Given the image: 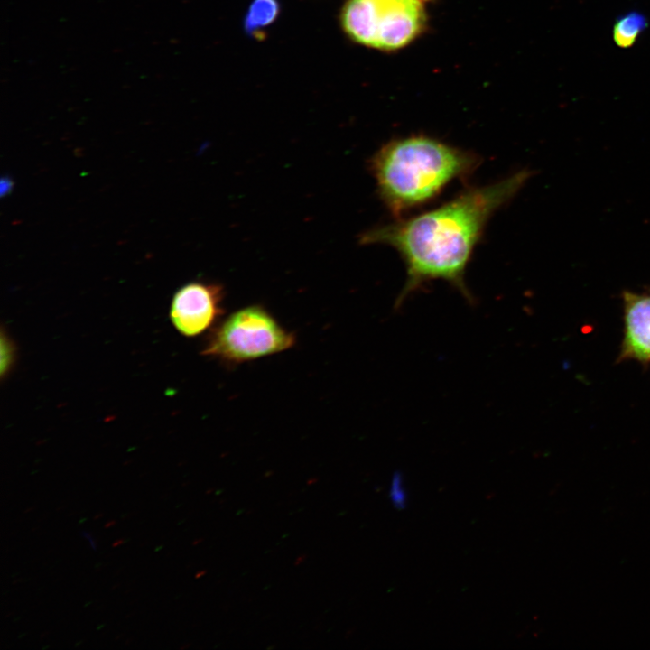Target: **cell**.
<instances>
[{
	"instance_id": "5",
	"label": "cell",
	"mask_w": 650,
	"mask_h": 650,
	"mask_svg": "<svg viewBox=\"0 0 650 650\" xmlns=\"http://www.w3.org/2000/svg\"><path fill=\"white\" fill-rule=\"evenodd\" d=\"M223 287L218 283L190 282L174 293L170 319L184 336L194 337L215 323L223 313Z\"/></svg>"
},
{
	"instance_id": "10",
	"label": "cell",
	"mask_w": 650,
	"mask_h": 650,
	"mask_svg": "<svg viewBox=\"0 0 650 650\" xmlns=\"http://www.w3.org/2000/svg\"><path fill=\"white\" fill-rule=\"evenodd\" d=\"M390 497L396 508L402 509L405 506L406 495L403 488L401 478L398 475L395 476L392 480Z\"/></svg>"
},
{
	"instance_id": "4",
	"label": "cell",
	"mask_w": 650,
	"mask_h": 650,
	"mask_svg": "<svg viewBox=\"0 0 650 650\" xmlns=\"http://www.w3.org/2000/svg\"><path fill=\"white\" fill-rule=\"evenodd\" d=\"M422 20L419 0H350L343 14L344 28L355 41L385 50L410 42Z\"/></svg>"
},
{
	"instance_id": "2",
	"label": "cell",
	"mask_w": 650,
	"mask_h": 650,
	"mask_svg": "<svg viewBox=\"0 0 650 650\" xmlns=\"http://www.w3.org/2000/svg\"><path fill=\"white\" fill-rule=\"evenodd\" d=\"M480 158L437 138L411 135L389 141L370 160L378 194L400 218L437 197L451 181L469 177Z\"/></svg>"
},
{
	"instance_id": "12",
	"label": "cell",
	"mask_w": 650,
	"mask_h": 650,
	"mask_svg": "<svg viewBox=\"0 0 650 650\" xmlns=\"http://www.w3.org/2000/svg\"><path fill=\"white\" fill-rule=\"evenodd\" d=\"M115 524H116V521L112 520L111 522L107 523V524L105 525V527H106V528L110 527L111 525H115Z\"/></svg>"
},
{
	"instance_id": "7",
	"label": "cell",
	"mask_w": 650,
	"mask_h": 650,
	"mask_svg": "<svg viewBox=\"0 0 650 650\" xmlns=\"http://www.w3.org/2000/svg\"><path fill=\"white\" fill-rule=\"evenodd\" d=\"M648 27L645 15L638 11H629L619 15L613 26L614 42L622 49L634 45Z\"/></svg>"
},
{
	"instance_id": "14",
	"label": "cell",
	"mask_w": 650,
	"mask_h": 650,
	"mask_svg": "<svg viewBox=\"0 0 650 650\" xmlns=\"http://www.w3.org/2000/svg\"><path fill=\"white\" fill-rule=\"evenodd\" d=\"M102 515H102V514H100V515H98L95 516L94 518H95V519H98V517H101Z\"/></svg>"
},
{
	"instance_id": "3",
	"label": "cell",
	"mask_w": 650,
	"mask_h": 650,
	"mask_svg": "<svg viewBox=\"0 0 650 650\" xmlns=\"http://www.w3.org/2000/svg\"><path fill=\"white\" fill-rule=\"evenodd\" d=\"M295 343L285 330L262 306L240 309L209 335L202 354L228 363H241L284 351Z\"/></svg>"
},
{
	"instance_id": "8",
	"label": "cell",
	"mask_w": 650,
	"mask_h": 650,
	"mask_svg": "<svg viewBox=\"0 0 650 650\" xmlns=\"http://www.w3.org/2000/svg\"><path fill=\"white\" fill-rule=\"evenodd\" d=\"M275 0H255L246 18V29L255 32L271 23L278 14Z\"/></svg>"
},
{
	"instance_id": "6",
	"label": "cell",
	"mask_w": 650,
	"mask_h": 650,
	"mask_svg": "<svg viewBox=\"0 0 650 650\" xmlns=\"http://www.w3.org/2000/svg\"><path fill=\"white\" fill-rule=\"evenodd\" d=\"M625 336L620 358L650 361V296L625 292Z\"/></svg>"
},
{
	"instance_id": "1",
	"label": "cell",
	"mask_w": 650,
	"mask_h": 650,
	"mask_svg": "<svg viewBox=\"0 0 650 650\" xmlns=\"http://www.w3.org/2000/svg\"><path fill=\"white\" fill-rule=\"evenodd\" d=\"M531 174L521 170L498 181L467 188L435 209L363 233L361 244L389 246L404 262L406 279L395 308L435 280L450 283L472 302L465 273L474 249L492 215L517 194Z\"/></svg>"
},
{
	"instance_id": "11",
	"label": "cell",
	"mask_w": 650,
	"mask_h": 650,
	"mask_svg": "<svg viewBox=\"0 0 650 650\" xmlns=\"http://www.w3.org/2000/svg\"><path fill=\"white\" fill-rule=\"evenodd\" d=\"M125 543V541H124L123 539L116 540V541L113 543V546H114V547H116V546H118L119 544H122V543Z\"/></svg>"
},
{
	"instance_id": "9",
	"label": "cell",
	"mask_w": 650,
	"mask_h": 650,
	"mask_svg": "<svg viewBox=\"0 0 650 650\" xmlns=\"http://www.w3.org/2000/svg\"><path fill=\"white\" fill-rule=\"evenodd\" d=\"M15 346L5 332H1V377L8 376L15 362Z\"/></svg>"
},
{
	"instance_id": "13",
	"label": "cell",
	"mask_w": 650,
	"mask_h": 650,
	"mask_svg": "<svg viewBox=\"0 0 650 650\" xmlns=\"http://www.w3.org/2000/svg\"><path fill=\"white\" fill-rule=\"evenodd\" d=\"M32 509H33V507L27 508V509L24 511V513L30 512V511H32Z\"/></svg>"
}]
</instances>
